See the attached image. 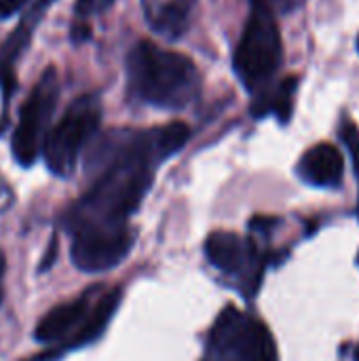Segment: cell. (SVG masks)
<instances>
[{"label": "cell", "instance_id": "6da1fadb", "mask_svg": "<svg viewBox=\"0 0 359 361\" xmlns=\"http://www.w3.org/2000/svg\"><path fill=\"white\" fill-rule=\"evenodd\" d=\"M127 95L159 110H182L201 93V74L190 57L150 40L131 47L125 59Z\"/></svg>", "mask_w": 359, "mask_h": 361}, {"label": "cell", "instance_id": "7a4b0ae2", "mask_svg": "<svg viewBox=\"0 0 359 361\" xmlns=\"http://www.w3.org/2000/svg\"><path fill=\"white\" fill-rule=\"evenodd\" d=\"M284 42L275 13L260 2H252L250 17L235 49L233 66L243 87L252 93L264 89L281 66Z\"/></svg>", "mask_w": 359, "mask_h": 361}, {"label": "cell", "instance_id": "3957f363", "mask_svg": "<svg viewBox=\"0 0 359 361\" xmlns=\"http://www.w3.org/2000/svg\"><path fill=\"white\" fill-rule=\"evenodd\" d=\"M201 361H279L269 328L237 307H226L209 330Z\"/></svg>", "mask_w": 359, "mask_h": 361}, {"label": "cell", "instance_id": "277c9868", "mask_svg": "<svg viewBox=\"0 0 359 361\" xmlns=\"http://www.w3.org/2000/svg\"><path fill=\"white\" fill-rule=\"evenodd\" d=\"M102 121V102L95 93L78 95L63 116L47 131L42 157L51 173L68 178L74 173L85 146L95 135Z\"/></svg>", "mask_w": 359, "mask_h": 361}, {"label": "cell", "instance_id": "5b68a950", "mask_svg": "<svg viewBox=\"0 0 359 361\" xmlns=\"http://www.w3.org/2000/svg\"><path fill=\"white\" fill-rule=\"evenodd\" d=\"M57 99H59V78H57V70L49 66L32 87L28 99L23 102L19 112V123L11 137V150L19 165L30 167L42 154L47 127L55 112Z\"/></svg>", "mask_w": 359, "mask_h": 361}, {"label": "cell", "instance_id": "8992f818", "mask_svg": "<svg viewBox=\"0 0 359 361\" xmlns=\"http://www.w3.org/2000/svg\"><path fill=\"white\" fill-rule=\"evenodd\" d=\"M205 256L222 275L237 279V288L243 296L252 298L258 292L269 256L254 239H243L229 231H216L205 239Z\"/></svg>", "mask_w": 359, "mask_h": 361}, {"label": "cell", "instance_id": "52a82bcc", "mask_svg": "<svg viewBox=\"0 0 359 361\" xmlns=\"http://www.w3.org/2000/svg\"><path fill=\"white\" fill-rule=\"evenodd\" d=\"M135 233L123 226H89L72 233V262L85 273H104L131 252Z\"/></svg>", "mask_w": 359, "mask_h": 361}, {"label": "cell", "instance_id": "ba28073f", "mask_svg": "<svg viewBox=\"0 0 359 361\" xmlns=\"http://www.w3.org/2000/svg\"><path fill=\"white\" fill-rule=\"evenodd\" d=\"M55 2L57 0H36L28 8V13L21 17L17 27L2 42V47H0V91H2L4 104H8L15 87H17V82H15V63L25 53V49L30 47V40H32L38 23L42 21L47 8L51 4H55Z\"/></svg>", "mask_w": 359, "mask_h": 361}, {"label": "cell", "instance_id": "9c48e42d", "mask_svg": "<svg viewBox=\"0 0 359 361\" xmlns=\"http://www.w3.org/2000/svg\"><path fill=\"white\" fill-rule=\"evenodd\" d=\"M99 290V286L85 290L80 296L61 302L57 307H53L49 313H44L40 317V322L36 324L34 330V338L42 345H55L66 341L68 336H72L80 324L85 322V317L89 315V311L93 309V294Z\"/></svg>", "mask_w": 359, "mask_h": 361}, {"label": "cell", "instance_id": "30bf717a", "mask_svg": "<svg viewBox=\"0 0 359 361\" xmlns=\"http://www.w3.org/2000/svg\"><path fill=\"white\" fill-rule=\"evenodd\" d=\"M300 180L317 188H336L345 176V159L332 144H317L309 148L296 167Z\"/></svg>", "mask_w": 359, "mask_h": 361}, {"label": "cell", "instance_id": "8fae6325", "mask_svg": "<svg viewBox=\"0 0 359 361\" xmlns=\"http://www.w3.org/2000/svg\"><path fill=\"white\" fill-rule=\"evenodd\" d=\"M142 4L150 27L169 40H178L188 30L195 0H142Z\"/></svg>", "mask_w": 359, "mask_h": 361}, {"label": "cell", "instance_id": "7c38bea8", "mask_svg": "<svg viewBox=\"0 0 359 361\" xmlns=\"http://www.w3.org/2000/svg\"><path fill=\"white\" fill-rule=\"evenodd\" d=\"M118 302H121V290H118V288H114V290L102 294L99 300L95 302V307L89 311V315H87L85 322L80 324V328L72 334L70 341L63 343L66 347L61 349V353L68 351V349H74V347H85V345L95 343V341L106 332L110 319L114 317V313H116V309H118Z\"/></svg>", "mask_w": 359, "mask_h": 361}, {"label": "cell", "instance_id": "4fadbf2b", "mask_svg": "<svg viewBox=\"0 0 359 361\" xmlns=\"http://www.w3.org/2000/svg\"><path fill=\"white\" fill-rule=\"evenodd\" d=\"M298 89V78L288 76L277 87H264L254 93L252 102V114L256 118L275 114L281 123H288L294 112V95Z\"/></svg>", "mask_w": 359, "mask_h": 361}, {"label": "cell", "instance_id": "5bb4252c", "mask_svg": "<svg viewBox=\"0 0 359 361\" xmlns=\"http://www.w3.org/2000/svg\"><path fill=\"white\" fill-rule=\"evenodd\" d=\"M341 137L351 154V161H353V171H355V178H358V188H359V129L358 125L345 116L343 118V125H341Z\"/></svg>", "mask_w": 359, "mask_h": 361}, {"label": "cell", "instance_id": "9a60e30c", "mask_svg": "<svg viewBox=\"0 0 359 361\" xmlns=\"http://www.w3.org/2000/svg\"><path fill=\"white\" fill-rule=\"evenodd\" d=\"M70 38H72V42H76V44L87 42V40L91 38V25H89V21H87V19H76L74 25L70 27Z\"/></svg>", "mask_w": 359, "mask_h": 361}, {"label": "cell", "instance_id": "2e32d148", "mask_svg": "<svg viewBox=\"0 0 359 361\" xmlns=\"http://www.w3.org/2000/svg\"><path fill=\"white\" fill-rule=\"evenodd\" d=\"M250 2H260L273 13H290L298 6V0H250Z\"/></svg>", "mask_w": 359, "mask_h": 361}, {"label": "cell", "instance_id": "e0dca14e", "mask_svg": "<svg viewBox=\"0 0 359 361\" xmlns=\"http://www.w3.org/2000/svg\"><path fill=\"white\" fill-rule=\"evenodd\" d=\"M28 0H0V19H8L13 17L19 8L25 6Z\"/></svg>", "mask_w": 359, "mask_h": 361}, {"label": "cell", "instance_id": "ac0fdd59", "mask_svg": "<svg viewBox=\"0 0 359 361\" xmlns=\"http://www.w3.org/2000/svg\"><path fill=\"white\" fill-rule=\"evenodd\" d=\"M95 2V11H99V8H106V6H110L114 0H93Z\"/></svg>", "mask_w": 359, "mask_h": 361}, {"label": "cell", "instance_id": "d6986e66", "mask_svg": "<svg viewBox=\"0 0 359 361\" xmlns=\"http://www.w3.org/2000/svg\"><path fill=\"white\" fill-rule=\"evenodd\" d=\"M353 361H359V347L353 351Z\"/></svg>", "mask_w": 359, "mask_h": 361}, {"label": "cell", "instance_id": "ffe728a7", "mask_svg": "<svg viewBox=\"0 0 359 361\" xmlns=\"http://www.w3.org/2000/svg\"><path fill=\"white\" fill-rule=\"evenodd\" d=\"M0 302H2V288H0Z\"/></svg>", "mask_w": 359, "mask_h": 361}, {"label": "cell", "instance_id": "44dd1931", "mask_svg": "<svg viewBox=\"0 0 359 361\" xmlns=\"http://www.w3.org/2000/svg\"><path fill=\"white\" fill-rule=\"evenodd\" d=\"M358 51H359V36H358Z\"/></svg>", "mask_w": 359, "mask_h": 361}]
</instances>
